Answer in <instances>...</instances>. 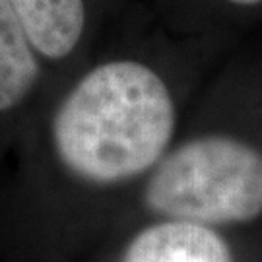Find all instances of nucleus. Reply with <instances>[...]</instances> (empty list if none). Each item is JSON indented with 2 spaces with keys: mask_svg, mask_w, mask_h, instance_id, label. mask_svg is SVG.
<instances>
[{
  "mask_svg": "<svg viewBox=\"0 0 262 262\" xmlns=\"http://www.w3.org/2000/svg\"><path fill=\"white\" fill-rule=\"evenodd\" d=\"M144 198L173 222L206 227L251 222L262 214V154L224 134L188 140L159 159Z\"/></svg>",
  "mask_w": 262,
  "mask_h": 262,
  "instance_id": "f03ea898",
  "label": "nucleus"
},
{
  "mask_svg": "<svg viewBox=\"0 0 262 262\" xmlns=\"http://www.w3.org/2000/svg\"><path fill=\"white\" fill-rule=\"evenodd\" d=\"M35 51L49 58L72 53L84 33V0H10Z\"/></svg>",
  "mask_w": 262,
  "mask_h": 262,
  "instance_id": "20e7f679",
  "label": "nucleus"
},
{
  "mask_svg": "<svg viewBox=\"0 0 262 262\" xmlns=\"http://www.w3.org/2000/svg\"><path fill=\"white\" fill-rule=\"evenodd\" d=\"M122 262H233L225 241L206 225L165 222L138 233Z\"/></svg>",
  "mask_w": 262,
  "mask_h": 262,
  "instance_id": "7ed1b4c3",
  "label": "nucleus"
},
{
  "mask_svg": "<svg viewBox=\"0 0 262 262\" xmlns=\"http://www.w3.org/2000/svg\"><path fill=\"white\" fill-rule=\"evenodd\" d=\"M35 49L10 0H0V111L26 99L39 78Z\"/></svg>",
  "mask_w": 262,
  "mask_h": 262,
  "instance_id": "39448f33",
  "label": "nucleus"
},
{
  "mask_svg": "<svg viewBox=\"0 0 262 262\" xmlns=\"http://www.w3.org/2000/svg\"><path fill=\"white\" fill-rule=\"evenodd\" d=\"M175 122L169 88L150 66L113 60L90 70L62 99L53 142L72 175L113 185L156 167Z\"/></svg>",
  "mask_w": 262,
  "mask_h": 262,
  "instance_id": "f257e3e1",
  "label": "nucleus"
},
{
  "mask_svg": "<svg viewBox=\"0 0 262 262\" xmlns=\"http://www.w3.org/2000/svg\"><path fill=\"white\" fill-rule=\"evenodd\" d=\"M233 4H241V6H254V4H260L262 0H229Z\"/></svg>",
  "mask_w": 262,
  "mask_h": 262,
  "instance_id": "423d86ee",
  "label": "nucleus"
}]
</instances>
